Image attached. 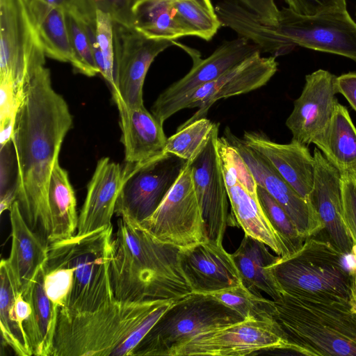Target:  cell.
<instances>
[{"label":"cell","instance_id":"44dd1931","mask_svg":"<svg viewBox=\"0 0 356 356\" xmlns=\"http://www.w3.org/2000/svg\"><path fill=\"white\" fill-rule=\"evenodd\" d=\"M242 140L262 156L300 196L307 199L313 187L316 166L308 146L294 140L287 144L277 143L257 131H245Z\"/></svg>","mask_w":356,"mask_h":356},{"label":"cell","instance_id":"52a82bcc","mask_svg":"<svg viewBox=\"0 0 356 356\" xmlns=\"http://www.w3.org/2000/svg\"><path fill=\"white\" fill-rule=\"evenodd\" d=\"M113 226L48 245L47 259L72 271V284L65 306L71 313L92 312L115 299L110 266L113 250Z\"/></svg>","mask_w":356,"mask_h":356},{"label":"cell","instance_id":"83f0119b","mask_svg":"<svg viewBox=\"0 0 356 356\" xmlns=\"http://www.w3.org/2000/svg\"><path fill=\"white\" fill-rule=\"evenodd\" d=\"M266 246L258 239L245 234L240 245L232 254L243 285L257 296H262L264 292L275 300L282 293L268 268L280 256L271 254Z\"/></svg>","mask_w":356,"mask_h":356},{"label":"cell","instance_id":"e0dca14e","mask_svg":"<svg viewBox=\"0 0 356 356\" xmlns=\"http://www.w3.org/2000/svg\"><path fill=\"white\" fill-rule=\"evenodd\" d=\"M313 155L315 177L306 200L323 225L322 238L343 254H353L355 244L343 218L341 172L317 147Z\"/></svg>","mask_w":356,"mask_h":356},{"label":"cell","instance_id":"ab89813d","mask_svg":"<svg viewBox=\"0 0 356 356\" xmlns=\"http://www.w3.org/2000/svg\"><path fill=\"white\" fill-rule=\"evenodd\" d=\"M96 37L104 59V72L102 75L111 87H114V37L113 20L105 12H96Z\"/></svg>","mask_w":356,"mask_h":356},{"label":"cell","instance_id":"8992f818","mask_svg":"<svg viewBox=\"0 0 356 356\" xmlns=\"http://www.w3.org/2000/svg\"><path fill=\"white\" fill-rule=\"evenodd\" d=\"M346 255L316 236L268 268L282 294L325 300H350L353 269Z\"/></svg>","mask_w":356,"mask_h":356},{"label":"cell","instance_id":"cb8c5ba5","mask_svg":"<svg viewBox=\"0 0 356 356\" xmlns=\"http://www.w3.org/2000/svg\"><path fill=\"white\" fill-rule=\"evenodd\" d=\"M8 211L12 244L6 260L16 287L23 293L47 259L48 243L28 225L17 201Z\"/></svg>","mask_w":356,"mask_h":356},{"label":"cell","instance_id":"6da1fadb","mask_svg":"<svg viewBox=\"0 0 356 356\" xmlns=\"http://www.w3.org/2000/svg\"><path fill=\"white\" fill-rule=\"evenodd\" d=\"M68 105L42 66L26 85L12 144L17 162L16 200L28 225L48 242L51 225L48 185L65 137L72 127Z\"/></svg>","mask_w":356,"mask_h":356},{"label":"cell","instance_id":"ba28073f","mask_svg":"<svg viewBox=\"0 0 356 356\" xmlns=\"http://www.w3.org/2000/svg\"><path fill=\"white\" fill-rule=\"evenodd\" d=\"M245 318L208 293L192 292L177 300L136 348L134 355H168L196 335Z\"/></svg>","mask_w":356,"mask_h":356},{"label":"cell","instance_id":"7dc6e473","mask_svg":"<svg viewBox=\"0 0 356 356\" xmlns=\"http://www.w3.org/2000/svg\"><path fill=\"white\" fill-rule=\"evenodd\" d=\"M284 1L287 3L288 7H289L290 8L292 9L293 6V0H284Z\"/></svg>","mask_w":356,"mask_h":356},{"label":"cell","instance_id":"1f68e13d","mask_svg":"<svg viewBox=\"0 0 356 356\" xmlns=\"http://www.w3.org/2000/svg\"><path fill=\"white\" fill-rule=\"evenodd\" d=\"M0 279V324L2 342L8 346L18 356H31L33 354L23 323L16 312L15 300L18 290L6 259L1 260Z\"/></svg>","mask_w":356,"mask_h":356},{"label":"cell","instance_id":"2e32d148","mask_svg":"<svg viewBox=\"0 0 356 356\" xmlns=\"http://www.w3.org/2000/svg\"><path fill=\"white\" fill-rule=\"evenodd\" d=\"M258 51L231 68L215 80L195 90L181 104L180 110L197 108L181 125L206 115L218 100L247 93L266 85L277 71L276 57H264Z\"/></svg>","mask_w":356,"mask_h":356},{"label":"cell","instance_id":"4dcf8cb0","mask_svg":"<svg viewBox=\"0 0 356 356\" xmlns=\"http://www.w3.org/2000/svg\"><path fill=\"white\" fill-rule=\"evenodd\" d=\"M132 13L133 28L146 38L175 41L191 36L172 0H138Z\"/></svg>","mask_w":356,"mask_h":356},{"label":"cell","instance_id":"d590c367","mask_svg":"<svg viewBox=\"0 0 356 356\" xmlns=\"http://www.w3.org/2000/svg\"><path fill=\"white\" fill-rule=\"evenodd\" d=\"M138 0H71L68 10L79 19L96 22V12L108 13L114 23L133 28V8Z\"/></svg>","mask_w":356,"mask_h":356},{"label":"cell","instance_id":"5b68a950","mask_svg":"<svg viewBox=\"0 0 356 356\" xmlns=\"http://www.w3.org/2000/svg\"><path fill=\"white\" fill-rule=\"evenodd\" d=\"M249 39L261 53L275 57L300 46L356 62V22L347 10L304 15L282 7L276 26L257 19L251 25Z\"/></svg>","mask_w":356,"mask_h":356},{"label":"cell","instance_id":"b9f144b4","mask_svg":"<svg viewBox=\"0 0 356 356\" xmlns=\"http://www.w3.org/2000/svg\"><path fill=\"white\" fill-rule=\"evenodd\" d=\"M293 3L292 10L304 15L347 10L346 0H293Z\"/></svg>","mask_w":356,"mask_h":356},{"label":"cell","instance_id":"8fae6325","mask_svg":"<svg viewBox=\"0 0 356 356\" xmlns=\"http://www.w3.org/2000/svg\"><path fill=\"white\" fill-rule=\"evenodd\" d=\"M186 161L164 153L147 161L126 163L115 213L141 222L159 207Z\"/></svg>","mask_w":356,"mask_h":356},{"label":"cell","instance_id":"f546056e","mask_svg":"<svg viewBox=\"0 0 356 356\" xmlns=\"http://www.w3.org/2000/svg\"><path fill=\"white\" fill-rule=\"evenodd\" d=\"M47 200L51 225L49 245L74 236L78 226L74 191L67 171L60 165L58 161L51 173Z\"/></svg>","mask_w":356,"mask_h":356},{"label":"cell","instance_id":"7402d4cb","mask_svg":"<svg viewBox=\"0 0 356 356\" xmlns=\"http://www.w3.org/2000/svg\"><path fill=\"white\" fill-rule=\"evenodd\" d=\"M123 179V167L119 163L108 157L97 161L79 215L77 235L112 225L111 219Z\"/></svg>","mask_w":356,"mask_h":356},{"label":"cell","instance_id":"9a60e30c","mask_svg":"<svg viewBox=\"0 0 356 356\" xmlns=\"http://www.w3.org/2000/svg\"><path fill=\"white\" fill-rule=\"evenodd\" d=\"M218 137L217 125L208 144L191 165L208 239L222 245L230 217L229 200L217 149Z\"/></svg>","mask_w":356,"mask_h":356},{"label":"cell","instance_id":"7a4b0ae2","mask_svg":"<svg viewBox=\"0 0 356 356\" xmlns=\"http://www.w3.org/2000/svg\"><path fill=\"white\" fill-rule=\"evenodd\" d=\"M177 300L114 299L89 312L58 311L52 356H133Z\"/></svg>","mask_w":356,"mask_h":356},{"label":"cell","instance_id":"603a6c76","mask_svg":"<svg viewBox=\"0 0 356 356\" xmlns=\"http://www.w3.org/2000/svg\"><path fill=\"white\" fill-rule=\"evenodd\" d=\"M114 102L119 111L126 163H141L163 154L168 138L153 114L144 105L129 107L119 99Z\"/></svg>","mask_w":356,"mask_h":356},{"label":"cell","instance_id":"60d3db41","mask_svg":"<svg viewBox=\"0 0 356 356\" xmlns=\"http://www.w3.org/2000/svg\"><path fill=\"white\" fill-rule=\"evenodd\" d=\"M341 175L343 218L356 245V175L353 171Z\"/></svg>","mask_w":356,"mask_h":356},{"label":"cell","instance_id":"e575fe53","mask_svg":"<svg viewBox=\"0 0 356 356\" xmlns=\"http://www.w3.org/2000/svg\"><path fill=\"white\" fill-rule=\"evenodd\" d=\"M220 302L238 312L245 319L273 321V300L257 296L241 284L237 286L209 293Z\"/></svg>","mask_w":356,"mask_h":356},{"label":"cell","instance_id":"74e56055","mask_svg":"<svg viewBox=\"0 0 356 356\" xmlns=\"http://www.w3.org/2000/svg\"><path fill=\"white\" fill-rule=\"evenodd\" d=\"M65 15L69 39L74 55V63L72 65L76 72L88 76H94L99 73V70L83 24L68 9L65 10Z\"/></svg>","mask_w":356,"mask_h":356},{"label":"cell","instance_id":"9c48e42d","mask_svg":"<svg viewBox=\"0 0 356 356\" xmlns=\"http://www.w3.org/2000/svg\"><path fill=\"white\" fill-rule=\"evenodd\" d=\"M140 223L161 242L180 249L209 240L191 163H186L156 211Z\"/></svg>","mask_w":356,"mask_h":356},{"label":"cell","instance_id":"f1b7e54d","mask_svg":"<svg viewBox=\"0 0 356 356\" xmlns=\"http://www.w3.org/2000/svg\"><path fill=\"white\" fill-rule=\"evenodd\" d=\"M312 143L341 172L356 168V127L346 106L337 102L323 132Z\"/></svg>","mask_w":356,"mask_h":356},{"label":"cell","instance_id":"4fadbf2b","mask_svg":"<svg viewBox=\"0 0 356 356\" xmlns=\"http://www.w3.org/2000/svg\"><path fill=\"white\" fill-rule=\"evenodd\" d=\"M276 349L296 352L275 320L245 319L200 333L172 350L169 356H244Z\"/></svg>","mask_w":356,"mask_h":356},{"label":"cell","instance_id":"3957f363","mask_svg":"<svg viewBox=\"0 0 356 356\" xmlns=\"http://www.w3.org/2000/svg\"><path fill=\"white\" fill-rule=\"evenodd\" d=\"M113 243L110 275L115 299L178 300L193 292L180 265V248L161 242L139 222L120 216Z\"/></svg>","mask_w":356,"mask_h":356},{"label":"cell","instance_id":"277c9868","mask_svg":"<svg viewBox=\"0 0 356 356\" xmlns=\"http://www.w3.org/2000/svg\"><path fill=\"white\" fill-rule=\"evenodd\" d=\"M273 303V318L297 353L356 356V307L351 300L282 294Z\"/></svg>","mask_w":356,"mask_h":356},{"label":"cell","instance_id":"f6af8a7d","mask_svg":"<svg viewBox=\"0 0 356 356\" xmlns=\"http://www.w3.org/2000/svg\"><path fill=\"white\" fill-rule=\"evenodd\" d=\"M44 1L47 2V3L63 8L65 10H67L70 4L71 0H43Z\"/></svg>","mask_w":356,"mask_h":356},{"label":"cell","instance_id":"ffe728a7","mask_svg":"<svg viewBox=\"0 0 356 356\" xmlns=\"http://www.w3.org/2000/svg\"><path fill=\"white\" fill-rule=\"evenodd\" d=\"M179 262L193 292L211 293L242 284L232 254L209 240L181 248Z\"/></svg>","mask_w":356,"mask_h":356},{"label":"cell","instance_id":"bcb514c9","mask_svg":"<svg viewBox=\"0 0 356 356\" xmlns=\"http://www.w3.org/2000/svg\"><path fill=\"white\" fill-rule=\"evenodd\" d=\"M352 303L356 307V266L353 268V282L351 288V299Z\"/></svg>","mask_w":356,"mask_h":356},{"label":"cell","instance_id":"f35d334b","mask_svg":"<svg viewBox=\"0 0 356 356\" xmlns=\"http://www.w3.org/2000/svg\"><path fill=\"white\" fill-rule=\"evenodd\" d=\"M217 149L221 168L232 172L252 195L257 196V184L249 167L225 136L218 137Z\"/></svg>","mask_w":356,"mask_h":356},{"label":"cell","instance_id":"d4e9b609","mask_svg":"<svg viewBox=\"0 0 356 356\" xmlns=\"http://www.w3.org/2000/svg\"><path fill=\"white\" fill-rule=\"evenodd\" d=\"M222 172L232 212L245 234L263 242L281 257L290 255L282 238L267 218L258 197L252 195L232 172L223 168Z\"/></svg>","mask_w":356,"mask_h":356},{"label":"cell","instance_id":"5bb4252c","mask_svg":"<svg viewBox=\"0 0 356 356\" xmlns=\"http://www.w3.org/2000/svg\"><path fill=\"white\" fill-rule=\"evenodd\" d=\"M113 37V99H119L129 107L143 106V90L147 71L160 53L174 45L173 41L150 39L132 27L114 22Z\"/></svg>","mask_w":356,"mask_h":356},{"label":"cell","instance_id":"836d02e7","mask_svg":"<svg viewBox=\"0 0 356 356\" xmlns=\"http://www.w3.org/2000/svg\"><path fill=\"white\" fill-rule=\"evenodd\" d=\"M177 15L191 36L206 41L216 34L221 23L211 0H172Z\"/></svg>","mask_w":356,"mask_h":356},{"label":"cell","instance_id":"d6986e66","mask_svg":"<svg viewBox=\"0 0 356 356\" xmlns=\"http://www.w3.org/2000/svg\"><path fill=\"white\" fill-rule=\"evenodd\" d=\"M336 76L319 69L305 76L300 97L286 121L293 138L309 146L330 122L338 102L335 95Z\"/></svg>","mask_w":356,"mask_h":356},{"label":"cell","instance_id":"7c38bea8","mask_svg":"<svg viewBox=\"0 0 356 356\" xmlns=\"http://www.w3.org/2000/svg\"><path fill=\"white\" fill-rule=\"evenodd\" d=\"M173 44L190 55L193 65L184 76L162 92L154 102L152 113L162 124L180 111L181 103L200 86L215 80L255 53L261 52L257 45L239 36L223 42L204 59L196 50L175 41Z\"/></svg>","mask_w":356,"mask_h":356},{"label":"cell","instance_id":"484cf974","mask_svg":"<svg viewBox=\"0 0 356 356\" xmlns=\"http://www.w3.org/2000/svg\"><path fill=\"white\" fill-rule=\"evenodd\" d=\"M44 264L22 293L31 306V313L24 328L33 355L52 356L59 309L48 298L44 287Z\"/></svg>","mask_w":356,"mask_h":356},{"label":"cell","instance_id":"ee69618b","mask_svg":"<svg viewBox=\"0 0 356 356\" xmlns=\"http://www.w3.org/2000/svg\"><path fill=\"white\" fill-rule=\"evenodd\" d=\"M335 87L337 92L341 94L356 111V72H350L337 76Z\"/></svg>","mask_w":356,"mask_h":356},{"label":"cell","instance_id":"4316f807","mask_svg":"<svg viewBox=\"0 0 356 356\" xmlns=\"http://www.w3.org/2000/svg\"><path fill=\"white\" fill-rule=\"evenodd\" d=\"M31 24L45 56L74 63L66 22L65 9L43 0H23Z\"/></svg>","mask_w":356,"mask_h":356},{"label":"cell","instance_id":"8d00e7d4","mask_svg":"<svg viewBox=\"0 0 356 356\" xmlns=\"http://www.w3.org/2000/svg\"><path fill=\"white\" fill-rule=\"evenodd\" d=\"M259 203L270 224L282 238L291 254L303 245L302 237L282 207L262 187L257 186Z\"/></svg>","mask_w":356,"mask_h":356},{"label":"cell","instance_id":"c3c4849f","mask_svg":"<svg viewBox=\"0 0 356 356\" xmlns=\"http://www.w3.org/2000/svg\"><path fill=\"white\" fill-rule=\"evenodd\" d=\"M353 172H354L355 174L356 175V168H355V170Z\"/></svg>","mask_w":356,"mask_h":356},{"label":"cell","instance_id":"7bdbcfd3","mask_svg":"<svg viewBox=\"0 0 356 356\" xmlns=\"http://www.w3.org/2000/svg\"><path fill=\"white\" fill-rule=\"evenodd\" d=\"M246 8L254 13L264 24L276 26L280 9L275 0H238Z\"/></svg>","mask_w":356,"mask_h":356},{"label":"cell","instance_id":"d6a6232c","mask_svg":"<svg viewBox=\"0 0 356 356\" xmlns=\"http://www.w3.org/2000/svg\"><path fill=\"white\" fill-rule=\"evenodd\" d=\"M217 125L206 118L180 125L177 132L167 138L164 153L191 163L204 150Z\"/></svg>","mask_w":356,"mask_h":356},{"label":"cell","instance_id":"ac0fdd59","mask_svg":"<svg viewBox=\"0 0 356 356\" xmlns=\"http://www.w3.org/2000/svg\"><path fill=\"white\" fill-rule=\"evenodd\" d=\"M227 139L241 155L257 184L264 188L285 210L305 239L318 235L323 225L306 199L300 196L259 153L244 142L225 131Z\"/></svg>","mask_w":356,"mask_h":356},{"label":"cell","instance_id":"30bf717a","mask_svg":"<svg viewBox=\"0 0 356 356\" xmlns=\"http://www.w3.org/2000/svg\"><path fill=\"white\" fill-rule=\"evenodd\" d=\"M0 78L14 83L22 99L26 85L45 54L31 24L23 0H0Z\"/></svg>","mask_w":356,"mask_h":356}]
</instances>
